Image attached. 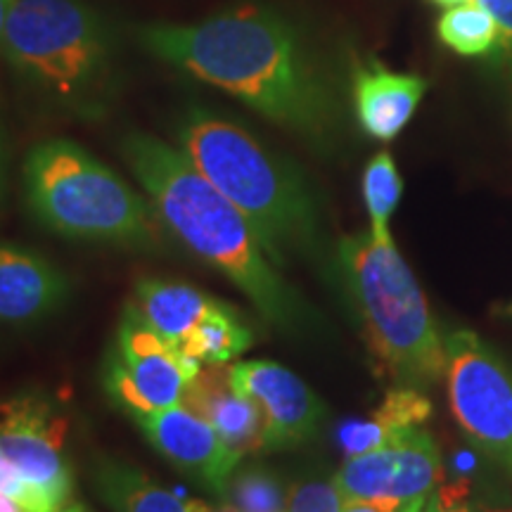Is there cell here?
Segmentation results:
<instances>
[{"label":"cell","mask_w":512,"mask_h":512,"mask_svg":"<svg viewBox=\"0 0 512 512\" xmlns=\"http://www.w3.org/2000/svg\"><path fill=\"white\" fill-rule=\"evenodd\" d=\"M339 273L375 366L396 387L427 389L446 373V347L425 294L394 240L344 238Z\"/></svg>","instance_id":"277c9868"},{"label":"cell","mask_w":512,"mask_h":512,"mask_svg":"<svg viewBox=\"0 0 512 512\" xmlns=\"http://www.w3.org/2000/svg\"><path fill=\"white\" fill-rule=\"evenodd\" d=\"M133 304L138 306L147 323L176 349L195 330L204 313L216 304V299L188 283L143 278L136 283Z\"/></svg>","instance_id":"ac0fdd59"},{"label":"cell","mask_w":512,"mask_h":512,"mask_svg":"<svg viewBox=\"0 0 512 512\" xmlns=\"http://www.w3.org/2000/svg\"><path fill=\"white\" fill-rule=\"evenodd\" d=\"M432 415V403L420 389L394 387L384 396L377 411L370 418L349 420L339 427L337 439L344 456L354 458L375 451L399 437L401 432L422 427Z\"/></svg>","instance_id":"e0dca14e"},{"label":"cell","mask_w":512,"mask_h":512,"mask_svg":"<svg viewBox=\"0 0 512 512\" xmlns=\"http://www.w3.org/2000/svg\"><path fill=\"white\" fill-rule=\"evenodd\" d=\"M347 501L335 479H299L287 491V512H344Z\"/></svg>","instance_id":"603a6c76"},{"label":"cell","mask_w":512,"mask_h":512,"mask_svg":"<svg viewBox=\"0 0 512 512\" xmlns=\"http://www.w3.org/2000/svg\"><path fill=\"white\" fill-rule=\"evenodd\" d=\"M0 512H27V510H24L19 503L12 501V498L0 494Z\"/></svg>","instance_id":"484cf974"},{"label":"cell","mask_w":512,"mask_h":512,"mask_svg":"<svg viewBox=\"0 0 512 512\" xmlns=\"http://www.w3.org/2000/svg\"><path fill=\"white\" fill-rule=\"evenodd\" d=\"M446 389L460 430L512 475V368L475 332H448Z\"/></svg>","instance_id":"ba28073f"},{"label":"cell","mask_w":512,"mask_h":512,"mask_svg":"<svg viewBox=\"0 0 512 512\" xmlns=\"http://www.w3.org/2000/svg\"><path fill=\"white\" fill-rule=\"evenodd\" d=\"M93 486L114 512H223L159 486L136 465L102 458L93 467Z\"/></svg>","instance_id":"2e32d148"},{"label":"cell","mask_w":512,"mask_h":512,"mask_svg":"<svg viewBox=\"0 0 512 512\" xmlns=\"http://www.w3.org/2000/svg\"><path fill=\"white\" fill-rule=\"evenodd\" d=\"M202 366L185 358L147 323L136 304H126L105 358V392L128 418L162 411L183 401Z\"/></svg>","instance_id":"9c48e42d"},{"label":"cell","mask_w":512,"mask_h":512,"mask_svg":"<svg viewBox=\"0 0 512 512\" xmlns=\"http://www.w3.org/2000/svg\"><path fill=\"white\" fill-rule=\"evenodd\" d=\"M133 422L171 465H176L214 496L223 494L228 477L242 463L223 444L219 432L183 403L138 415Z\"/></svg>","instance_id":"7c38bea8"},{"label":"cell","mask_w":512,"mask_h":512,"mask_svg":"<svg viewBox=\"0 0 512 512\" xmlns=\"http://www.w3.org/2000/svg\"><path fill=\"white\" fill-rule=\"evenodd\" d=\"M176 143L247 216L275 266L316 252L320 221L309 183L249 128L207 107H190L176 126Z\"/></svg>","instance_id":"3957f363"},{"label":"cell","mask_w":512,"mask_h":512,"mask_svg":"<svg viewBox=\"0 0 512 512\" xmlns=\"http://www.w3.org/2000/svg\"><path fill=\"white\" fill-rule=\"evenodd\" d=\"M479 3L496 17L498 29H501L498 50L512 55V0H479Z\"/></svg>","instance_id":"d4e9b609"},{"label":"cell","mask_w":512,"mask_h":512,"mask_svg":"<svg viewBox=\"0 0 512 512\" xmlns=\"http://www.w3.org/2000/svg\"><path fill=\"white\" fill-rule=\"evenodd\" d=\"M183 406L219 432L240 460L266 451V425L259 406L230 380V368L202 366L183 394Z\"/></svg>","instance_id":"5bb4252c"},{"label":"cell","mask_w":512,"mask_h":512,"mask_svg":"<svg viewBox=\"0 0 512 512\" xmlns=\"http://www.w3.org/2000/svg\"><path fill=\"white\" fill-rule=\"evenodd\" d=\"M508 313H510V316H512V306H510V309H508Z\"/></svg>","instance_id":"1f68e13d"},{"label":"cell","mask_w":512,"mask_h":512,"mask_svg":"<svg viewBox=\"0 0 512 512\" xmlns=\"http://www.w3.org/2000/svg\"><path fill=\"white\" fill-rule=\"evenodd\" d=\"M427 81L418 74L392 72L377 60L354 69V105L363 131L375 140H394L425 98Z\"/></svg>","instance_id":"9a60e30c"},{"label":"cell","mask_w":512,"mask_h":512,"mask_svg":"<svg viewBox=\"0 0 512 512\" xmlns=\"http://www.w3.org/2000/svg\"><path fill=\"white\" fill-rule=\"evenodd\" d=\"M230 380L264 415L266 451L297 448L316 437L325 406L290 368L275 361H242L230 368Z\"/></svg>","instance_id":"8fae6325"},{"label":"cell","mask_w":512,"mask_h":512,"mask_svg":"<svg viewBox=\"0 0 512 512\" xmlns=\"http://www.w3.org/2000/svg\"><path fill=\"white\" fill-rule=\"evenodd\" d=\"M22 178L29 211L50 233L145 252L162 249V221L152 204L72 140L31 147Z\"/></svg>","instance_id":"8992f818"},{"label":"cell","mask_w":512,"mask_h":512,"mask_svg":"<svg viewBox=\"0 0 512 512\" xmlns=\"http://www.w3.org/2000/svg\"><path fill=\"white\" fill-rule=\"evenodd\" d=\"M140 41L159 60L226 91L273 124L320 140L332 98L294 24L264 3H245L195 24H152Z\"/></svg>","instance_id":"6da1fadb"},{"label":"cell","mask_w":512,"mask_h":512,"mask_svg":"<svg viewBox=\"0 0 512 512\" xmlns=\"http://www.w3.org/2000/svg\"><path fill=\"white\" fill-rule=\"evenodd\" d=\"M418 512H475L467 501V489L458 484L441 486L420 505Z\"/></svg>","instance_id":"cb8c5ba5"},{"label":"cell","mask_w":512,"mask_h":512,"mask_svg":"<svg viewBox=\"0 0 512 512\" xmlns=\"http://www.w3.org/2000/svg\"><path fill=\"white\" fill-rule=\"evenodd\" d=\"M252 342V330L240 313L216 299V304L176 349L197 366H226L233 358L245 354Z\"/></svg>","instance_id":"d6986e66"},{"label":"cell","mask_w":512,"mask_h":512,"mask_svg":"<svg viewBox=\"0 0 512 512\" xmlns=\"http://www.w3.org/2000/svg\"><path fill=\"white\" fill-rule=\"evenodd\" d=\"M10 5H12V0H0V41H3V31H5V22H8V15H10Z\"/></svg>","instance_id":"4316f807"},{"label":"cell","mask_w":512,"mask_h":512,"mask_svg":"<svg viewBox=\"0 0 512 512\" xmlns=\"http://www.w3.org/2000/svg\"><path fill=\"white\" fill-rule=\"evenodd\" d=\"M60 512H86V510H83L81 505H67V508L60 510Z\"/></svg>","instance_id":"f546056e"},{"label":"cell","mask_w":512,"mask_h":512,"mask_svg":"<svg viewBox=\"0 0 512 512\" xmlns=\"http://www.w3.org/2000/svg\"><path fill=\"white\" fill-rule=\"evenodd\" d=\"M437 36L446 48L463 57L489 55L498 50L501 29L496 17L479 0L446 8L437 22Z\"/></svg>","instance_id":"ffe728a7"},{"label":"cell","mask_w":512,"mask_h":512,"mask_svg":"<svg viewBox=\"0 0 512 512\" xmlns=\"http://www.w3.org/2000/svg\"><path fill=\"white\" fill-rule=\"evenodd\" d=\"M441 456L425 427L401 432L363 456L347 458L335 475L344 501L375 505L382 512H418L441 482Z\"/></svg>","instance_id":"30bf717a"},{"label":"cell","mask_w":512,"mask_h":512,"mask_svg":"<svg viewBox=\"0 0 512 512\" xmlns=\"http://www.w3.org/2000/svg\"><path fill=\"white\" fill-rule=\"evenodd\" d=\"M432 3L444 5V8H453V5H463V3H475V0H432Z\"/></svg>","instance_id":"f1b7e54d"},{"label":"cell","mask_w":512,"mask_h":512,"mask_svg":"<svg viewBox=\"0 0 512 512\" xmlns=\"http://www.w3.org/2000/svg\"><path fill=\"white\" fill-rule=\"evenodd\" d=\"M121 155L164 228L226 275L273 328L292 335L311 328L309 306L266 254L247 216L178 147L147 133H128Z\"/></svg>","instance_id":"7a4b0ae2"},{"label":"cell","mask_w":512,"mask_h":512,"mask_svg":"<svg viewBox=\"0 0 512 512\" xmlns=\"http://www.w3.org/2000/svg\"><path fill=\"white\" fill-rule=\"evenodd\" d=\"M69 299V280L43 254L0 242V328H31Z\"/></svg>","instance_id":"4fadbf2b"},{"label":"cell","mask_w":512,"mask_h":512,"mask_svg":"<svg viewBox=\"0 0 512 512\" xmlns=\"http://www.w3.org/2000/svg\"><path fill=\"white\" fill-rule=\"evenodd\" d=\"M0 53L36 95L100 117L112 95V36L81 0H12Z\"/></svg>","instance_id":"5b68a950"},{"label":"cell","mask_w":512,"mask_h":512,"mask_svg":"<svg viewBox=\"0 0 512 512\" xmlns=\"http://www.w3.org/2000/svg\"><path fill=\"white\" fill-rule=\"evenodd\" d=\"M223 512H287V491L275 472L259 463H242L219 496Z\"/></svg>","instance_id":"44dd1931"},{"label":"cell","mask_w":512,"mask_h":512,"mask_svg":"<svg viewBox=\"0 0 512 512\" xmlns=\"http://www.w3.org/2000/svg\"><path fill=\"white\" fill-rule=\"evenodd\" d=\"M0 183H3V145H0Z\"/></svg>","instance_id":"4dcf8cb0"},{"label":"cell","mask_w":512,"mask_h":512,"mask_svg":"<svg viewBox=\"0 0 512 512\" xmlns=\"http://www.w3.org/2000/svg\"><path fill=\"white\" fill-rule=\"evenodd\" d=\"M403 195V181L389 152H377L363 171V200L370 216V233L377 240H392L389 219L399 207Z\"/></svg>","instance_id":"7402d4cb"},{"label":"cell","mask_w":512,"mask_h":512,"mask_svg":"<svg viewBox=\"0 0 512 512\" xmlns=\"http://www.w3.org/2000/svg\"><path fill=\"white\" fill-rule=\"evenodd\" d=\"M344 512H382L380 508H375V505H366V503H349Z\"/></svg>","instance_id":"83f0119b"},{"label":"cell","mask_w":512,"mask_h":512,"mask_svg":"<svg viewBox=\"0 0 512 512\" xmlns=\"http://www.w3.org/2000/svg\"><path fill=\"white\" fill-rule=\"evenodd\" d=\"M67 434V415L46 394L0 396V463L10 472L12 498L27 512L67 508L74 491Z\"/></svg>","instance_id":"52a82bcc"}]
</instances>
